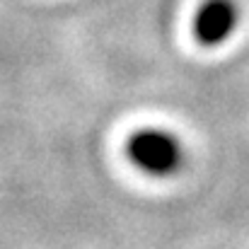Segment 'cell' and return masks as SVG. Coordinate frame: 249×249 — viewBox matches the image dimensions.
Here are the masks:
<instances>
[{"mask_svg": "<svg viewBox=\"0 0 249 249\" xmlns=\"http://www.w3.org/2000/svg\"><path fill=\"white\" fill-rule=\"evenodd\" d=\"M126 155L136 167L155 177L174 174L184 162V150L179 141L160 128L136 131L126 143Z\"/></svg>", "mask_w": 249, "mask_h": 249, "instance_id": "6da1fadb", "label": "cell"}, {"mask_svg": "<svg viewBox=\"0 0 249 249\" xmlns=\"http://www.w3.org/2000/svg\"><path fill=\"white\" fill-rule=\"evenodd\" d=\"M240 22L235 0H203L194 15V36L201 46H220Z\"/></svg>", "mask_w": 249, "mask_h": 249, "instance_id": "7a4b0ae2", "label": "cell"}]
</instances>
